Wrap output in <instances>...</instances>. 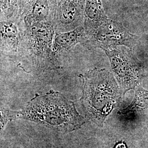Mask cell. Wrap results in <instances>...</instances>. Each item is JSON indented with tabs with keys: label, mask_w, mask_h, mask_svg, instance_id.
<instances>
[{
	"label": "cell",
	"mask_w": 148,
	"mask_h": 148,
	"mask_svg": "<svg viewBox=\"0 0 148 148\" xmlns=\"http://www.w3.org/2000/svg\"><path fill=\"white\" fill-rule=\"evenodd\" d=\"M11 116L12 121L27 120L63 133L77 130L87 121L77 111L73 101L53 90L36 94L23 110H11Z\"/></svg>",
	"instance_id": "obj_1"
},
{
	"label": "cell",
	"mask_w": 148,
	"mask_h": 148,
	"mask_svg": "<svg viewBox=\"0 0 148 148\" xmlns=\"http://www.w3.org/2000/svg\"><path fill=\"white\" fill-rule=\"evenodd\" d=\"M25 26L14 62L17 67L27 73L35 75L62 69V63L54 58L52 54L56 34L52 22L34 23Z\"/></svg>",
	"instance_id": "obj_2"
},
{
	"label": "cell",
	"mask_w": 148,
	"mask_h": 148,
	"mask_svg": "<svg viewBox=\"0 0 148 148\" xmlns=\"http://www.w3.org/2000/svg\"><path fill=\"white\" fill-rule=\"evenodd\" d=\"M79 77L82 81L81 106L86 118L103 127L121 93L114 76L106 69H90Z\"/></svg>",
	"instance_id": "obj_3"
},
{
	"label": "cell",
	"mask_w": 148,
	"mask_h": 148,
	"mask_svg": "<svg viewBox=\"0 0 148 148\" xmlns=\"http://www.w3.org/2000/svg\"><path fill=\"white\" fill-rule=\"evenodd\" d=\"M133 37L121 24L108 19L94 30L86 33L85 41L81 45L89 50L97 48L104 50L119 46L132 47Z\"/></svg>",
	"instance_id": "obj_4"
},
{
	"label": "cell",
	"mask_w": 148,
	"mask_h": 148,
	"mask_svg": "<svg viewBox=\"0 0 148 148\" xmlns=\"http://www.w3.org/2000/svg\"><path fill=\"white\" fill-rule=\"evenodd\" d=\"M109 59L111 70L122 96L133 89L139 81V69L131 52L127 48L115 47L104 50Z\"/></svg>",
	"instance_id": "obj_5"
},
{
	"label": "cell",
	"mask_w": 148,
	"mask_h": 148,
	"mask_svg": "<svg viewBox=\"0 0 148 148\" xmlns=\"http://www.w3.org/2000/svg\"><path fill=\"white\" fill-rule=\"evenodd\" d=\"M85 0H57L53 16L56 33L84 26Z\"/></svg>",
	"instance_id": "obj_6"
},
{
	"label": "cell",
	"mask_w": 148,
	"mask_h": 148,
	"mask_svg": "<svg viewBox=\"0 0 148 148\" xmlns=\"http://www.w3.org/2000/svg\"><path fill=\"white\" fill-rule=\"evenodd\" d=\"M25 28V24L23 19L1 21L0 23L1 54L13 63L17 57Z\"/></svg>",
	"instance_id": "obj_7"
},
{
	"label": "cell",
	"mask_w": 148,
	"mask_h": 148,
	"mask_svg": "<svg viewBox=\"0 0 148 148\" xmlns=\"http://www.w3.org/2000/svg\"><path fill=\"white\" fill-rule=\"evenodd\" d=\"M57 2V0H23L21 14L25 24L52 22Z\"/></svg>",
	"instance_id": "obj_8"
},
{
	"label": "cell",
	"mask_w": 148,
	"mask_h": 148,
	"mask_svg": "<svg viewBox=\"0 0 148 148\" xmlns=\"http://www.w3.org/2000/svg\"><path fill=\"white\" fill-rule=\"evenodd\" d=\"M86 39V30L84 26L60 33H56L52 44V54L54 58L60 62V56L67 52L77 45H81Z\"/></svg>",
	"instance_id": "obj_9"
},
{
	"label": "cell",
	"mask_w": 148,
	"mask_h": 148,
	"mask_svg": "<svg viewBox=\"0 0 148 148\" xmlns=\"http://www.w3.org/2000/svg\"><path fill=\"white\" fill-rule=\"evenodd\" d=\"M101 0H85V27L86 33L94 30L108 19Z\"/></svg>",
	"instance_id": "obj_10"
},
{
	"label": "cell",
	"mask_w": 148,
	"mask_h": 148,
	"mask_svg": "<svg viewBox=\"0 0 148 148\" xmlns=\"http://www.w3.org/2000/svg\"><path fill=\"white\" fill-rule=\"evenodd\" d=\"M22 3L23 0H0L1 21L23 19Z\"/></svg>",
	"instance_id": "obj_11"
},
{
	"label": "cell",
	"mask_w": 148,
	"mask_h": 148,
	"mask_svg": "<svg viewBox=\"0 0 148 148\" xmlns=\"http://www.w3.org/2000/svg\"><path fill=\"white\" fill-rule=\"evenodd\" d=\"M114 148H127L125 144L123 143H118L116 144Z\"/></svg>",
	"instance_id": "obj_12"
}]
</instances>
